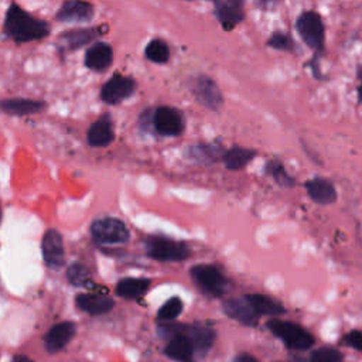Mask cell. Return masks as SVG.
Wrapping results in <instances>:
<instances>
[{"instance_id": "obj_28", "label": "cell", "mask_w": 362, "mask_h": 362, "mask_svg": "<svg viewBox=\"0 0 362 362\" xmlns=\"http://www.w3.org/2000/svg\"><path fill=\"white\" fill-rule=\"evenodd\" d=\"M310 362H344L342 354L331 346H324L315 349L311 356Z\"/></svg>"}, {"instance_id": "obj_13", "label": "cell", "mask_w": 362, "mask_h": 362, "mask_svg": "<svg viewBox=\"0 0 362 362\" xmlns=\"http://www.w3.org/2000/svg\"><path fill=\"white\" fill-rule=\"evenodd\" d=\"M75 304L79 310L90 315H100L109 313L115 307V300L106 294L83 293L75 297Z\"/></svg>"}, {"instance_id": "obj_23", "label": "cell", "mask_w": 362, "mask_h": 362, "mask_svg": "<svg viewBox=\"0 0 362 362\" xmlns=\"http://www.w3.org/2000/svg\"><path fill=\"white\" fill-rule=\"evenodd\" d=\"M99 33L93 28H79V30H71L65 31L59 35V42L66 49H76L86 44H89Z\"/></svg>"}, {"instance_id": "obj_3", "label": "cell", "mask_w": 362, "mask_h": 362, "mask_svg": "<svg viewBox=\"0 0 362 362\" xmlns=\"http://www.w3.org/2000/svg\"><path fill=\"white\" fill-rule=\"evenodd\" d=\"M89 230L93 240L99 245H123L130 238L126 223L112 216L95 219L90 223Z\"/></svg>"}, {"instance_id": "obj_29", "label": "cell", "mask_w": 362, "mask_h": 362, "mask_svg": "<svg viewBox=\"0 0 362 362\" xmlns=\"http://www.w3.org/2000/svg\"><path fill=\"white\" fill-rule=\"evenodd\" d=\"M266 173L281 185H293V178L286 173L284 167L279 161H269L266 164Z\"/></svg>"}, {"instance_id": "obj_20", "label": "cell", "mask_w": 362, "mask_h": 362, "mask_svg": "<svg viewBox=\"0 0 362 362\" xmlns=\"http://www.w3.org/2000/svg\"><path fill=\"white\" fill-rule=\"evenodd\" d=\"M45 107L41 100H33L25 98H11L1 100V110L11 116H25L40 113Z\"/></svg>"}, {"instance_id": "obj_30", "label": "cell", "mask_w": 362, "mask_h": 362, "mask_svg": "<svg viewBox=\"0 0 362 362\" xmlns=\"http://www.w3.org/2000/svg\"><path fill=\"white\" fill-rule=\"evenodd\" d=\"M269 47L276 48V49H281V51H288L293 49V40L290 38V35H287L286 33H274L270 40H269Z\"/></svg>"}, {"instance_id": "obj_6", "label": "cell", "mask_w": 362, "mask_h": 362, "mask_svg": "<svg viewBox=\"0 0 362 362\" xmlns=\"http://www.w3.org/2000/svg\"><path fill=\"white\" fill-rule=\"evenodd\" d=\"M154 130L161 136H180L185 129V119L181 110L173 106H158L151 116Z\"/></svg>"}, {"instance_id": "obj_16", "label": "cell", "mask_w": 362, "mask_h": 362, "mask_svg": "<svg viewBox=\"0 0 362 362\" xmlns=\"http://www.w3.org/2000/svg\"><path fill=\"white\" fill-rule=\"evenodd\" d=\"M223 311L228 317L245 325H255L259 318V314L252 308L246 297L226 300L223 303Z\"/></svg>"}, {"instance_id": "obj_18", "label": "cell", "mask_w": 362, "mask_h": 362, "mask_svg": "<svg viewBox=\"0 0 362 362\" xmlns=\"http://www.w3.org/2000/svg\"><path fill=\"white\" fill-rule=\"evenodd\" d=\"M57 18L61 21H89L93 18V6L79 0L64 1L57 11Z\"/></svg>"}, {"instance_id": "obj_25", "label": "cell", "mask_w": 362, "mask_h": 362, "mask_svg": "<svg viewBox=\"0 0 362 362\" xmlns=\"http://www.w3.org/2000/svg\"><path fill=\"white\" fill-rule=\"evenodd\" d=\"M144 55H146V58L150 59L151 62L164 64V62H167L168 58H170V49H168V45H167L163 40L156 38V40H151V41L146 45Z\"/></svg>"}, {"instance_id": "obj_21", "label": "cell", "mask_w": 362, "mask_h": 362, "mask_svg": "<svg viewBox=\"0 0 362 362\" xmlns=\"http://www.w3.org/2000/svg\"><path fill=\"white\" fill-rule=\"evenodd\" d=\"M150 284L151 281L148 279L124 277L117 281L116 294L122 298L136 300V298H140L150 288Z\"/></svg>"}, {"instance_id": "obj_17", "label": "cell", "mask_w": 362, "mask_h": 362, "mask_svg": "<svg viewBox=\"0 0 362 362\" xmlns=\"http://www.w3.org/2000/svg\"><path fill=\"white\" fill-rule=\"evenodd\" d=\"M113 59L112 47L106 42H95L85 52V65L86 68L102 72L106 71Z\"/></svg>"}, {"instance_id": "obj_35", "label": "cell", "mask_w": 362, "mask_h": 362, "mask_svg": "<svg viewBox=\"0 0 362 362\" xmlns=\"http://www.w3.org/2000/svg\"><path fill=\"white\" fill-rule=\"evenodd\" d=\"M358 95H359V99H361V102H362V83H361V86L358 88Z\"/></svg>"}, {"instance_id": "obj_2", "label": "cell", "mask_w": 362, "mask_h": 362, "mask_svg": "<svg viewBox=\"0 0 362 362\" xmlns=\"http://www.w3.org/2000/svg\"><path fill=\"white\" fill-rule=\"evenodd\" d=\"M266 327L274 334L279 339L284 342V345L290 349L296 351H304L314 345L315 339L310 331H307L304 327L284 320H270L267 321Z\"/></svg>"}, {"instance_id": "obj_15", "label": "cell", "mask_w": 362, "mask_h": 362, "mask_svg": "<svg viewBox=\"0 0 362 362\" xmlns=\"http://www.w3.org/2000/svg\"><path fill=\"white\" fill-rule=\"evenodd\" d=\"M113 139L115 130L109 115H103L93 122L86 133L88 144L92 147H106L113 141Z\"/></svg>"}, {"instance_id": "obj_5", "label": "cell", "mask_w": 362, "mask_h": 362, "mask_svg": "<svg viewBox=\"0 0 362 362\" xmlns=\"http://www.w3.org/2000/svg\"><path fill=\"white\" fill-rule=\"evenodd\" d=\"M189 274L195 284L212 297H221L228 288V280L214 264H197L191 267Z\"/></svg>"}, {"instance_id": "obj_26", "label": "cell", "mask_w": 362, "mask_h": 362, "mask_svg": "<svg viewBox=\"0 0 362 362\" xmlns=\"http://www.w3.org/2000/svg\"><path fill=\"white\" fill-rule=\"evenodd\" d=\"M184 308V304L181 298L178 297H171L168 298L157 311V320L161 322H167L171 320H175Z\"/></svg>"}, {"instance_id": "obj_24", "label": "cell", "mask_w": 362, "mask_h": 362, "mask_svg": "<svg viewBox=\"0 0 362 362\" xmlns=\"http://www.w3.org/2000/svg\"><path fill=\"white\" fill-rule=\"evenodd\" d=\"M255 156H256L255 150L239 147V146H233L232 148H229V150H226L223 153L222 158H223V164L226 165V168H229V170H240L247 163H250Z\"/></svg>"}, {"instance_id": "obj_11", "label": "cell", "mask_w": 362, "mask_h": 362, "mask_svg": "<svg viewBox=\"0 0 362 362\" xmlns=\"http://www.w3.org/2000/svg\"><path fill=\"white\" fill-rule=\"evenodd\" d=\"M76 332V327L72 321H62L52 325L44 337V346L49 354H55L65 348Z\"/></svg>"}, {"instance_id": "obj_22", "label": "cell", "mask_w": 362, "mask_h": 362, "mask_svg": "<svg viewBox=\"0 0 362 362\" xmlns=\"http://www.w3.org/2000/svg\"><path fill=\"white\" fill-rule=\"evenodd\" d=\"M246 298L250 303L252 308L259 315H280V314L286 313L284 305L279 300H276L270 296L253 293V294H247Z\"/></svg>"}, {"instance_id": "obj_34", "label": "cell", "mask_w": 362, "mask_h": 362, "mask_svg": "<svg viewBox=\"0 0 362 362\" xmlns=\"http://www.w3.org/2000/svg\"><path fill=\"white\" fill-rule=\"evenodd\" d=\"M11 362H33V359H30L27 355H16Z\"/></svg>"}, {"instance_id": "obj_7", "label": "cell", "mask_w": 362, "mask_h": 362, "mask_svg": "<svg viewBox=\"0 0 362 362\" xmlns=\"http://www.w3.org/2000/svg\"><path fill=\"white\" fill-rule=\"evenodd\" d=\"M296 28L303 41L313 49H321L324 45V24L318 13L308 10L298 16Z\"/></svg>"}, {"instance_id": "obj_32", "label": "cell", "mask_w": 362, "mask_h": 362, "mask_svg": "<svg viewBox=\"0 0 362 362\" xmlns=\"http://www.w3.org/2000/svg\"><path fill=\"white\" fill-rule=\"evenodd\" d=\"M189 153H191V157H195V158H201V160H205V158H211L214 160L216 157V153L214 150L212 146H195V147H191L189 148Z\"/></svg>"}, {"instance_id": "obj_27", "label": "cell", "mask_w": 362, "mask_h": 362, "mask_svg": "<svg viewBox=\"0 0 362 362\" xmlns=\"http://www.w3.org/2000/svg\"><path fill=\"white\" fill-rule=\"evenodd\" d=\"M66 279L72 286H85L90 280L89 269L81 263H74L66 270Z\"/></svg>"}, {"instance_id": "obj_14", "label": "cell", "mask_w": 362, "mask_h": 362, "mask_svg": "<svg viewBox=\"0 0 362 362\" xmlns=\"http://www.w3.org/2000/svg\"><path fill=\"white\" fill-rule=\"evenodd\" d=\"M214 8H215L216 18L219 20V23L225 30H232L245 17L242 1L219 0V1H215Z\"/></svg>"}, {"instance_id": "obj_9", "label": "cell", "mask_w": 362, "mask_h": 362, "mask_svg": "<svg viewBox=\"0 0 362 362\" xmlns=\"http://www.w3.org/2000/svg\"><path fill=\"white\" fill-rule=\"evenodd\" d=\"M136 82L130 76L115 74L100 88V99L107 105H117L134 93Z\"/></svg>"}, {"instance_id": "obj_1", "label": "cell", "mask_w": 362, "mask_h": 362, "mask_svg": "<svg viewBox=\"0 0 362 362\" xmlns=\"http://www.w3.org/2000/svg\"><path fill=\"white\" fill-rule=\"evenodd\" d=\"M49 24L44 20L34 17L27 13L18 4L13 3L6 11V18L3 24V31L6 37L16 42H28L34 40H41L49 34Z\"/></svg>"}, {"instance_id": "obj_4", "label": "cell", "mask_w": 362, "mask_h": 362, "mask_svg": "<svg viewBox=\"0 0 362 362\" xmlns=\"http://www.w3.org/2000/svg\"><path fill=\"white\" fill-rule=\"evenodd\" d=\"M146 253L158 262H181L189 256V249L184 242L161 236H151L144 240Z\"/></svg>"}, {"instance_id": "obj_36", "label": "cell", "mask_w": 362, "mask_h": 362, "mask_svg": "<svg viewBox=\"0 0 362 362\" xmlns=\"http://www.w3.org/2000/svg\"><path fill=\"white\" fill-rule=\"evenodd\" d=\"M359 78H361V79H362V68H361V69H359Z\"/></svg>"}, {"instance_id": "obj_12", "label": "cell", "mask_w": 362, "mask_h": 362, "mask_svg": "<svg viewBox=\"0 0 362 362\" xmlns=\"http://www.w3.org/2000/svg\"><path fill=\"white\" fill-rule=\"evenodd\" d=\"M182 331L191 339L194 345L195 356L204 358L215 341V331L205 324H192V325L182 324Z\"/></svg>"}, {"instance_id": "obj_33", "label": "cell", "mask_w": 362, "mask_h": 362, "mask_svg": "<svg viewBox=\"0 0 362 362\" xmlns=\"http://www.w3.org/2000/svg\"><path fill=\"white\" fill-rule=\"evenodd\" d=\"M232 362H257V359L250 354H239Z\"/></svg>"}, {"instance_id": "obj_8", "label": "cell", "mask_w": 362, "mask_h": 362, "mask_svg": "<svg viewBox=\"0 0 362 362\" xmlns=\"http://www.w3.org/2000/svg\"><path fill=\"white\" fill-rule=\"evenodd\" d=\"M191 93L195 99L211 110H218L223 103V96L218 85L206 75H198L189 81Z\"/></svg>"}, {"instance_id": "obj_31", "label": "cell", "mask_w": 362, "mask_h": 362, "mask_svg": "<svg viewBox=\"0 0 362 362\" xmlns=\"http://www.w3.org/2000/svg\"><path fill=\"white\" fill-rule=\"evenodd\" d=\"M342 342H344L346 346L362 352V332H361V331H358V329L349 331L348 334L344 335Z\"/></svg>"}, {"instance_id": "obj_19", "label": "cell", "mask_w": 362, "mask_h": 362, "mask_svg": "<svg viewBox=\"0 0 362 362\" xmlns=\"http://www.w3.org/2000/svg\"><path fill=\"white\" fill-rule=\"evenodd\" d=\"M308 197L321 205L332 204L337 199V191L331 181L325 178H313L305 182Z\"/></svg>"}, {"instance_id": "obj_10", "label": "cell", "mask_w": 362, "mask_h": 362, "mask_svg": "<svg viewBox=\"0 0 362 362\" xmlns=\"http://www.w3.org/2000/svg\"><path fill=\"white\" fill-rule=\"evenodd\" d=\"M42 260L48 269H59L65 262L64 240L58 230L48 229L41 240Z\"/></svg>"}]
</instances>
